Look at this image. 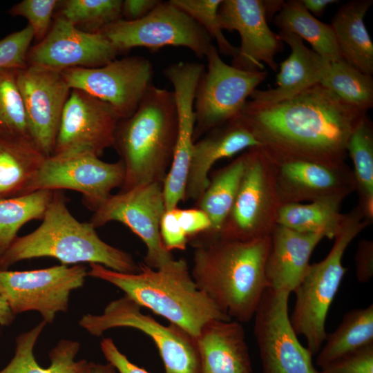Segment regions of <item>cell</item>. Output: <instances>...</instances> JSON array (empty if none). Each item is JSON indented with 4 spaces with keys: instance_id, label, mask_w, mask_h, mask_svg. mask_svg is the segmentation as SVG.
I'll return each mask as SVG.
<instances>
[{
    "instance_id": "cell-1",
    "label": "cell",
    "mask_w": 373,
    "mask_h": 373,
    "mask_svg": "<svg viewBox=\"0 0 373 373\" xmlns=\"http://www.w3.org/2000/svg\"><path fill=\"white\" fill-rule=\"evenodd\" d=\"M366 113L318 84L276 103L247 100L234 119L270 161L339 166L346 164L348 139Z\"/></svg>"
},
{
    "instance_id": "cell-2",
    "label": "cell",
    "mask_w": 373,
    "mask_h": 373,
    "mask_svg": "<svg viewBox=\"0 0 373 373\" xmlns=\"http://www.w3.org/2000/svg\"><path fill=\"white\" fill-rule=\"evenodd\" d=\"M191 274L198 289L230 318L250 321L269 287L265 266L270 236L240 240L207 231L189 240Z\"/></svg>"
},
{
    "instance_id": "cell-3",
    "label": "cell",
    "mask_w": 373,
    "mask_h": 373,
    "mask_svg": "<svg viewBox=\"0 0 373 373\" xmlns=\"http://www.w3.org/2000/svg\"><path fill=\"white\" fill-rule=\"evenodd\" d=\"M139 265L138 272L127 274L90 263L88 276L115 285L141 307L165 318L193 338L211 320H231L198 289L185 259L174 258L157 269L144 262Z\"/></svg>"
},
{
    "instance_id": "cell-4",
    "label": "cell",
    "mask_w": 373,
    "mask_h": 373,
    "mask_svg": "<svg viewBox=\"0 0 373 373\" xmlns=\"http://www.w3.org/2000/svg\"><path fill=\"white\" fill-rule=\"evenodd\" d=\"M178 132L173 91L151 85L136 111L117 123L113 147L125 168L120 191L164 182L170 169Z\"/></svg>"
},
{
    "instance_id": "cell-5",
    "label": "cell",
    "mask_w": 373,
    "mask_h": 373,
    "mask_svg": "<svg viewBox=\"0 0 373 373\" xmlns=\"http://www.w3.org/2000/svg\"><path fill=\"white\" fill-rule=\"evenodd\" d=\"M50 257L61 265L97 263L115 271H140L132 256L103 241L89 222L77 220L68 210L65 198L54 191L41 224L32 232L17 237L0 260V269H8L17 262Z\"/></svg>"
},
{
    "instance_id": "cell-6",
    "label": "cell",
    "mask_w": 373,
    "mask_h": 373,
    "mask_svg": "<svg viewBox=\"0 0 373 373\" xmlns=\"http://www.w3.org/2000/svg\"><path fill=\"white\" fill-rule=\"evenodd\" d=\"M368 225L370 223L363 218L357 206L344 214L331 250L323 260L310 264L293 291L296 302L290 322L296 334L305 337L307 348L312 355L318 354L327 334V313L347 271L342 262L344 253L354 238Z\"/></svg>"
},
{
    "instance_id": "cell-7",
    "label": "cell",
    "mask_w": 373,
    "mask_h": 373,
    "mask_svg": "<svg viewBox=\"0 0 373 373\" xmlns=\"http://www.w3.org/2000/svg\"><path fill=\"white\" fill-rule=\"evenodd\" d=\"M141 307L124 295L111 301L100 314H85L79 325L99 337L116 327L138 329L153 340L162 360L164 373H199L195 338L173 323L164 325L141 312Z\"/></svg>"
},
{
    "instance_id": "cell-8",
    "label": "cell",
    "mask_w": 373,
    "mask_h": 373,
    "mask_svg": "<svg viewBox=\"0 0 373 373\" xmlns=\"http://www.w3.org/2000/svg\"><path fill=\"white\" fill-rule=\"evenodd\" d=\"M205 57L207 68L200 77L194 100V142L235 118L267 75L264 70H245L228 65L213 44Z\"/></svg>"
},
{
    "instance_id": "cell-9",
    "label": "cell",
    "mask_w": 373,
    "mask_h": 373,
    "mask_svg": "<svg viewBox=\"0 0 373 373\" xmlns=\"http://www.w3.org/2000/svg\"><path fill=\"white\" fill-rule=\"evenodd\" d=\"M101 33L119 52L137 47L156 50L168 46H182L202 58L212 45L207 32L171 1H160L139 20L119 19L106 27Z\"/></svg>"
},
{
    "instance_id": "cell-10",
    "label": "cell",
    "mask_w": 373,
    "mask_h": 373,
    "mask_svg": "<svg viewBox=\"0 0 373 373\" xmlns=\"http://www.w3.org/2000/svg\"><path fill=\"white\" fill-rule=\"evenodd\" d=\"M245 170L231 209L219 234L240 240L270 236L281 206L273 167L258 147L247 150Z\"/></svg>"
},
{
    "instance_id": "cell-11",
    "label": "cell",
    "mask_w": 373,
    "mask_h": 373,
    "mask_svg": "<svg viewBox=\"0 0 373 373\" xmlns=\"http://www.w3.org/2000/svg\"><path fill=\"white\" fill-rule=\"evenodd\" d=\"M88 276L83 265H60L28 271L0 269V296L15 316L29 311L40 314L46 324L68 310L71 292L82 287Z\"/></svg>"
},
{
    "instance_id": "cell-12",
    "label": "cell",
    "mask_w": 373,
    "mask_h": 373,
    "mask_svg": "<svg viewBox=\"0 0 373 373\" xmlns=\"http://www.w3.org/2000/svg\"><path fill=\"white\" fill-rule=\"evenodd\" d=\"M290 293L267 287L256 308L254 334L262 373H320L298 339L288 314Z\"/></svg>"
},
{
    "instance_id": "cell-13",
    "label": "cell",
    "mask_w": 373,
    "mask_h": 373,
    "mask_svg": "<svg viewBox=\"0 0 373 373\" xmlns=\"http://www.w3.org/2000/svg\"><path fill=\"white\" fill-rule=\"evenodd\" d=\"M166 211L162 183H150L111 195L94 211L89 222L95 228L119 222L144 243V263L157 269L174 259L164 246L160 232Z\"/></svg>"
},
{
    "instance_id": "cell-14",
    "label": "cell",
    "mask_w": 373,
    "mask_h": 373,
    "mask_svg": "<svg viewBox=\"0 0 373 373\" xmlns=\"http://www.w3.org/2000/svg\"><path fill=\"white\" fill-rule=\"evenodd\" d=\"M71 89L81 90L109 104L121 119L131 116L152 85L151 62L129 56L93 68H72L61 71Z\"/></svg>"
},
{
    "instance_id": "cell-15",
    "label": "cell",
    "mask_w": 373,
    "mask_h": 373,
    "mask_svg": "<svg viewBox=\"0 0 373 373\" xmlns=\"http://www.w3.org/2000/svg\"><path fill=\"white\" fill-rule=\"evenodd\" d=\"M124 179L121 160L106 162L90 154L50 156L46 158L29 193L37 190H73L81 193L84 204L95 211L113 189L122 186Z\"/></svg>"
},
{
    "instance_id": "cell-16",
    "label": "cell",
    "mask_w": 373,
    "mask_h": 373,
    "mask_svg": "<svg viewBox=\"0 0 373 373\" xmlns=\"http://www.w3.org/2000/svg\"><path fill=\"white\" fill-rule=\"evenodd\" d=\"M120 118L107 103L73 88L61 116L52 156L99 157L113 146Z\"/></svg>"
},
{
    "instance_id": "cell-17",
    "label": "cell",
    "mask_w": 373,
    "mask_h": 373,
    "mask_svg": "<svg viewBox=\"0 0 373 373\" xmlns=\"http://www.w3.org/2000/svg\"><path fill=\"white\" fill-rule=\"evenodd\" d=\"M18 86L31 140L46 157H50L71 88L61 71L37 65L19 70Z\"/></svg>"
},
{
    "instance_id": "cell-18",
    "label": "cell",
    "mask_w": 373,
    "mask_h": 373,
    "mask_svg": "<svg viewBox=\"0 0 373 373\" xmlns=\"http://www.w3.org/2000/svg\"><path fill=\"white\" fill-rule=\"evenodd\" d=\"M204 66L195 61H179L164 70L172 84L178 115L177 139L172 162L163 182L166 210L184 202L185 186L194 144V100Z\"/></svg>"
},
{
    "instance_id": "cell-19",
    "label": "cell",
    "mask_w": 373,
    "mask_h": 373,
    "mask_svg": "<svg viewBox=\"0 0 373 373\" xmlns=\"http://www.w3.org/2000/svg\"><path fill=\"white\" fill-rule=\"evenodd\" d=\"M119 52L102 33L81 30L57 15L47 35L28 50L26 63L61 72L93 68L114 60Z\"/></svg>"
},
{
    "instance_id": "cell-20",
    "label": "cell",
    "mask_w": 373,
    "mask_h": 373,
    "mask_svg": "<svg viewBox=\"0 0 373 373\" xmlns=\"http://www.w3.org/2000/svg\"><path fill=\"white\" fill-rule=\"evenodd\" d=\"M222 30L237 31L240 46L231 66L245 70H262L264 64L276 71L275 56L283 48L278 34L269 27L264 0H222L218 9Z\"/></svg>"
},
{
    "instance_id": "cell-21",
    "label": "cell",
    "mask_w": 373,
    "mask_h": 373,
    "mask_svg": "<svg viewBox=\"0 0 373 373\" xmlns=\"http://www.w3.org/2000/svg\"><path fill=\"white\" fill-rule=\"evenodd\" d=\"M270 162L281 205L327 200L343 202L355 191L353 172L347 164L329 166L305 160Z\"/></svg>"
},
{
    "instance_id": "cell-22",
    "label": "cell",
    "mask_w": 373,
    "mask_h": 373,
    "mask_svg": "<svg viewBox=\"0 0 373 373\" xmlns=\"http://www.w3.org/2000/svg\"><path fill=\"white\" fill-rule=\"evenodd\" d=\"M259 146L251 133L234 118L207 132L193 144L184 202L200 199L209 186V173L216 162Z\"/></svg>"
},
{
    "instance_id": "cell-23",
    "label": "cell",
    "mask_w": 373,
    "mask_h": 373,
    "mask_svg": "<svg viewBox=\"0 0 373 373\" xmlns=\"http://www.w3.org/2000/svg\"><path fill=\"white\" fill-rule=\"evenodd\" d=\"M199 373H252L249 348L241 323L214 319L195 338Z\"/></svg>"
},
{
    "instance_id": "cell-24",
    "label": "cell",
    "mask_w": 373,
    "mask_h": 373,
    "mask_svg": "<svg viewBox=\"0 0 373 373\" xmlns=\"http://www.w3.org/2000/svg\"><path fill=\"white\" fill-rule=\"evenodd\" d=\"M271 243L265 273L269 287L293 292L310 265L312 254L324 238L316 233L298 232L277 224Z\"/></svg>"
},
{
    "instance_id": "cell-25",
    "label": "cell",
    "mask_w": 373,
    "mask_h": 373,
    "mask_svg": "<svg viewBox=\"0 0 373 373\" xmlns=\"http://www.w3.org/2000/svg\"><path fill=\"white\" fill-rule=\"evenodd\" d=\"M278 35L283 42L289 46L291 53L280 64L276 87L255 89L250 95L251 100L271 104L291 98L321 84L326 73L329 62L307 48L299 37L285 31H280Z\"/></svg>"
},
{
    "instance_id": "cell-26",
    "label": "cell",
    "mask_w": 373,
    "mask_h": 373,
    "mask_svg": "<svg viewBox=\"0 0 373 373\" xmlns=\"http://www.w3.org/2000/svg\"><path fill=\"white\" fill-rule=\"evenodd\" d=\"M46 325V323L42 321L17 336L15 354L0 373H88L89 362L85 359L75 360L80 343L70 339L60 340L51 349L48 367L44 368L37 363L33 350Z\"/></svg>"
},
{
    "instance_id": "cell-27",
    "label": "cell",
    "mask_w": 373,
    "mask_h": 373,
    "mask_svg": "<svg viewBox=\"0 0 373 373\" xmlns=\"http://www.w3.org/2000/svg\"><path fill=\"white\" fill-rule=\"evenodd\" d=\"M372 3V0L347 2L338 10L330 24L342 58L370 75L373 74V42L364 17Z\"/></svg>"
},
{
    "instance_id": "cell-28",
    "label": "cell",
    "mask_w": 373,
    "mask_h": 373,
    "mask_svg": "<svg viewBox=\"0 0 373 373\" xmlns=\"http://www.w3.org/2000/svg\"><path fill=\"white\" fill-rule=\"evenodd\" d=\"M46 158L30 139L0 135V198L29 193Z\"/></svg>"
},
{
    "instance_id": "cell-29",
    "label": "cell",
    "mask_w": 373,
    "mask_h": 373,
    "mask_svg": "<svg viewBox=\"0 0 373 373\" xmlns=\"http://www.w3.org/2000/svg\"><path fill=\"white\" fill-rule=\"evenodd\" d=\"M274 23L280 31L293 33L307 41L324 60L331 62L342 59L331 25L315 18L301 0L285 1Z\"/></svg>"
},
{
    "instance_id": "cell-30",
    "label": "cell",
    "mask_w": 373,
    "mask_h": 373,
    "mask_svg": "<svg viewBox=\"0 0 373 373\" xmlns=\"http://www.w3.org/2000/svg\"><path fill=\"white\" fill-rule=\"evenodd\" d=\"M247 160V150L229 164L216 171L209 186L196 201L197 207L209 216L210 232L219 233L236 199Z\"/></svg>"
},
{
    "instance_id": "cell-31",
    "label": "cell",
    "mask_w": 373,
    "mask_h": 373,
    "mask_svg": "<svg viewBox=\"0 0 373 373\" xmlns=\"http://www.w3.org/2000/svg\"><path fill=\"white\" fill-rule=\"evenodd\" d=\"M341 203L327 200L309 204H283L278 210L277 224L298 232L316 233L334 239L344 218L340 212Z\"/></svg>"
},
{
    "instance_id": "cell-32",
    "label": "cell",
    "mask_w": 373,
    "mask_h": 373,
    "mask_svg": "<svg viewBox=\"0 0 373 373\" xmlns=\"http://www.w3.org/2000/svg\"><path fill=\"white\" fill-rule=\"evenodd\" d=\"M325 344L318 352L321 368L337 358L373 343V305L346 313L338 327L327 334Z\"/></svg>"
},
{
    "instance_id": "cell-33",
    "label": "cell",
    "mask_w": 373,
    "mask_h": 373,
    "mask_svg": "<svg viewBox=\"0 0 373 373\" xmlns=\"http://www.w3.org/2000/svg\"><path fill=\"white\" fill-rule=\"evenodd\" d=\"M55 191L37 190L25 195L0 198V260L26 223L43 218Z\"/></svg>"
},
{
    "instance_id": "cell-34",
    "label": "cell",
    "mask_w": 373,
    "mask_h": 373,
    "mask_svg": "<svg viewBox=\"0 0 373 373\" xmlns=\"http://www.w3.org/2000/svg\"><path fill=\"white\" fill-rule=\"evenodd\" d=\"M346 104L367 111L373 106V78L343 58L329 63L320 84Z\"/></svg>"
},
{
    "instance_id": "cell-35",
    "label": "cell",
    "mask_w": 373,
    "mask_h": 373,
    "mask_svg": "<svg viewBox=\"0 0 373 373\" xmlns=\"http://www.w3.org/2000/svg\"><path fill=\"white\" fill-rule=\"evenodd\" d=\"M346 149L354 165L358 202L373 198V125L367 115L352 132Z\"/></svg>"
},
{
    "instance_id": "cell-36",
    "label": "cell",
    "mask_w": 373,
    "mask_h": 373,
    "mask_svg": "<svg viewBox=\"0 0 373 373\" xmlns=\"http://www.w3.org/2000/svg\"><path fill=\"white\" fill-rule=\"evenodd\" d=\"M57 15L81 30L101 33L122 19V0H67L61 1Z\"/></svg>"
},
{
    "instance_id": "cell-37",
    "label": "cell",
    "mask_w": 373,
    "mask_h": 373,
    "mask_svg": "<svg viewBox=\"0 0 373 373\" xmlns=\"http://www.w3.org/2000/svg\"><path fill=\"white\" fill-rule=\"evenodd\" d=\"M19 70L0 69V135L31 140L18 86Z\"/></svg>"
},
{
    "instance_id": "cell-38",
    "label": "cell",
    "mask_w": 373,
    "mask_h": 373,
    "mask_svg": "<svg viewBox=\"0 0 373 373\" xmlns=\"http://www.w3.org/2000/svg\"><path fill=\"white\" fill-rule=\"evenodd\" d=\"M171 3L191 16L215 39L219 53L234 57L238 48L232 45L222 32L218 9L222 0H170Z\"/></svg>"
},
{
    "instance_id": "cell-39",
    "label": "cell",
    "mask_w": 373,
    "mask_h": 373,
    "mask_svg": "<svg viewBox=\"0 0 373 373\" xmlns=\"http://www.w3.org/2000/svg\"><path fill=\"white\" fill-rule=\"evenodd\" d=\"M59 2L57 0H23L13 6L9 13L27 19L34 38L39 42L49 32L54 11Z\"/></svg>"
},
{
    "instance_id": "cell-40",
    "label": "cell",
    "mask_w": 373,
    "mask_h": 373,
    "mask_svg": "<svg viewBox=\"0 0 373 373\" xmlns=\"http://www.w3.org/2000/svg\"><path fill=\"white\" fill-rule=\"evenodd\" d=\"M34 39L30 25L0 40V69H22L27 66L26 56Z\"/></svg>"
},
{
    "instance_id": "cell-41",
    "label": "cell",
    "mask_w": 373,
    "mask_h": 373,
    "mask_svg": "<svg viewBox=\"0 0 373 373\" xmlns=\"http://www.w3.org/2000/svg\"><path fill=\"white\" fill-rule=\"evenodd\" d=\"M320 373H373V343L337 358L322 367Z\"/></svg>"
},
{
    "instance_id": "cell-42",
    "label": "cell",
    "mask_w": 373,
    "mask_h": 373,
    "mask_svg": "<svg viewBox=\"0 0 373 373\" xmlns=\"http://www.w3.org/2000/svg\"><path fill=\"white\" fill-rule=\"evenodd\" d=\"M179 207L166 210L160 225V232L165 248L173 250H185L189 238L182 229L178 218Z\"/></svg>"
},
{
    "instance_id": "cell-43",
    "label": "cell",
    "mask_w": 373,
    "mask_h": 373,
    "mask_svg": "<svg viewBox=\"0 0 373 373\" xmlns=\"http://www.w3.org/2000/svg\"><path fill=\"white\" fill-rule=\"evenodd\" d=\"M178 218L180 225L190 239L211 229L207 214L198 207L182 209L179 208Z\"/></svg>"
},
{
    "instance_id": "cell-44",
    "label": "cell",
    "mask_w": 373,
    "mask_h": 373,
    "mask_svg": "<svg viewBox=\"0 0 373 373\" xmlns=\"http://www.w3.org/2000/svg\"><path fill=\"white\" fill-rule=\"evenodd\" d=\"M100 348L108 363L119 373H150L131 363L126 356L119 350L112 338H104L100 342Z\"/></svg>"
},
{
    "instance_id": "cell-45",
    "label": "cell",
    "mask_w": 373,
    "mask_h": 373,
    "mask_svg": "<svg viewBox=\"0 0 373 373\" xmlns=\"http://www.w3.org/2000/svg\"><path fill=\"white\" fill-rule=\"evenodd\" d=\"M355 271L359 283L369 282L373 276V241L363 239L357 247L354 256Z\"/></svg>"
},
{
    "instance_id": "cell-46",
    "label": "cell",
    "mask_w": 373,
    "mask_h": 373,
    "mask_svg": "<svg viewBox=\"0 0 373 373\" xmlns=\"http://www.w3.org/2000/svg\"><path fill=\"white\" fill-rule=\"evenodd\" d=\"M160 1L158 0L122 1V19L127 21L139 20L147 15Z\"/></svg>"
},
{
    "instance_id": "cell-47",
    "label": "cell",
    "mask_w": 373,
    "mask_h": 373,
    "mask_svg": "<svg viewBox=\"0 0 373 373\" xmlns=\"http://www.w3.org/2000/svg\"><path fill=\"white\" fill-rule=\"evenodd\" d=\"M303 6L313 16H321L326 8L332 3H338L336 0H301Z\"/></svg>"
},
{
    "instance_id": "cell-48",
    "label": "cell",
    "mask_w": 373,
    "mask_h": 373,
    "mask_svg": "<svg viewBox=\"0 0 373 373\" xmlns=\"http://www.w3.org/2000/svg\"><path fill=\"white\" fill-rule=\"evenodd\" d=\"M15 317L6 300L0 296V325L6 327L10 325Z\"/></svg>"
},
{
    "instance_id": "cell-49",
    "label": "cell",
    "mask_w": 373,
    "mask_h": 373,
    "mask_svg": "<svg viewBox=\"0 0 373 373\" xmlns=\"http://www.w3.org/2000/svg\"><path fill=\"white\" fill-rule=\"evenodd\" d=\"M115 368L109 363L106 364L89 362L88 373H115Z\"/></svg>"
}]
</instances>
